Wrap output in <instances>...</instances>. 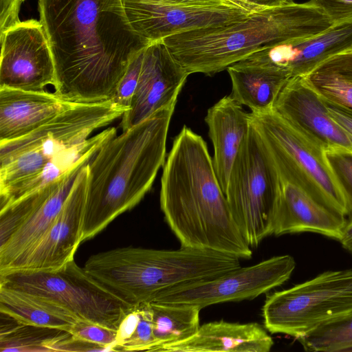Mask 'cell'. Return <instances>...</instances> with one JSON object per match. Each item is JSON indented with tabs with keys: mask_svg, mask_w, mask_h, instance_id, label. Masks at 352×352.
Instances as JSON below:
<instances>
[{
	"mask_svg": "<svg viewBox=\"0 0 352 352\" xmlns=\"http://www.w3.org/2000/svg\"><path fill=\"white\" fill-rule=\"evenodd\" d=\"M56 69L54 93L74 103L112 98L131 59L149 43L122 0H38Z\"/></svg>",
	"mask_w": 352,
	"mask_h": 352,
	"instance_id": "6da1fadb",
	"label": "cell"
},
{
	"mask_svg": "<svg viewBox=\"0 0 352 352\" xmlns=\"http://www.w3.org/2000/svg\"><path fill=\"white\" fill-rule=\"evenodd\" d=\"M160 207L181 247L249 259L203 138L184 126L175 138L161 178Z\"/></svg>",
	"mask_w": 352,
	"mask_h": 352,
	"instance_id": "7a4b0ae2",
	"label": "cell"
},
{
	"mask_svg": "<svg viewBox=\"0 0 352 352\" xmlns=\"http://www.w3.org/2000/svg\"><path fill=\"white\" fill-rule=\"evenodd\" d=\"M175 107L161 109L104 144L88 164L82 243L94 237L150 190L164 166Z\"/></svg>",
	"mask_w": 352,
	"mask_h": 352,
	"instance_id": "3957f363",
	"label": "cell"
},
{
	"mask_svg": "<svg viewBox=\"0 0 352 352\" xmlns=\"http://www.w3.org/2000/svg\"><path fill=\"white\" fill-rule=\"evenodd\" d=\"M333 24L310 1L294 2L224 25L180 32L163 41L189 74L212 75L261 49L314 36Z\"/></svg>",
	"mask_w": 352,
	"mask_h": 352,
	"instance_id": "277c9868",
	"label": "cell"
},
{
	"mask_svg": "<svg viewBox=\"0 0 352 352\" xmlns=\"http://www.w3.org/2000/svg\"><path fill=\"white\" fill-rule=\"evenodd\" d=\"M240 258L213 250L124 247L88 258L84 269L128 305L151 302L162 292L213 279L239 268Z\"/></svg>",
	"mask_w": 352,
	"mask_h": 352,
	"instance_id": "5b68a950",
	"label": "cell"
},
{
	"mask_svg": "<svg viewBox=\"0 0 352 352\" xmlns=\"http://www.w3.org/2000/svg\"><path fill=\"white\" fill-rule=\"evenodd\" d=\"M127 111L111 99L76 103L30 133L0 142L1 208L32 192L55 157L85 142Z\"/></svg>",
	"mask_w": 352,
	"mask_h": 352,
	"instance_id": "8992f818",
	"label": "cell"
},
{
	"mask_svg": "<svg viewBox=\"0 0 352 352\" xmlns=\"http://www.w3.org/2000/svg\"><path fill=\"white\" fill-rule=\"evenodd\" d=\"M280 186L276 166L251 122L224 193L233 219L250 247L272 234Z\"/></svg>",
	"mask_w": 352,
	"mask_h": 352,
	"instance_id": "52a82bcc",
	"label": "cell"
},
{
	"mask_svg": "<svg viewBox=\"0 0 352 352\" xmlns=\"http://www.w3.org/2000/svg\"><path fill=\"white\" fill-rule=\"evenodd\" d=\"M278 173L298 182L320 203L349 216L345 194L332 170L325 149L289 124L274 109L250 113Z\"/></svg>",
	"mask_w": 352,
	"mask_h": 352,
	"instance_id": "ba28073f",
	"label": "cell"
},
{
	"mask_svg": "<svg viewBox=\"0 0 352 352\" xmlns=\"http://www.w3.org/2000/svg\"><path fill=\"white\" fill-rule=\"evenodd\" d=\"M352 311V270L327 271L267 296L265 328L296 339L321 323Z\"/></svg>",
	"mask_w": 352,
	"mask_h": 352,
	"instance_id": "9c48e42d",
	"label": "cell"
},
{
	"mask_svg": "<svg viewBox=\"0 0 352 352\" xmlns=\"http://www.w3.org/2000/svg\"><path fill=\"white\" fill-rule=\"evenodd\" d=\"M0 285L45 296L66 308L79 320L116 331L133 308L96 280L74 260L56 271L14 270L0 274Z\"/></svg>",
	"mask_w": 352,
	"mask_h": 352,
	"instance_id": "30bf717a",
	"label": "cell"
},
{
	"mask_svg": "<svg viewBox=\"0 0 352 352\" xmlns=\"http://www.w3.org/2000/svg\"><path fill=\"white\" fill-rule=\"evenodd\" d=\"M296 267L290 255L276 256L213 279L188 283L160 293L153 300L189 304L201 309L226 302L252 300L285 283ZM153 302V301H152Z\"/></svg>",
	"mask_w": 352,
	"mask_h": 352,
	"instance_id": "8fae6325",
	"label": "cell"
},
{
	"mask_svg": "<svg viewBox=\"0 0 352 352\" xmlns=\"http://www.w3.org/2000/svg\"><path fill=\"white\" fill-rule=\"evenodd\" d=\"M0 88L44 91L54 85L51 47L40 21H20L1 33Z\"/></svg>",
	"mask_w": 352,
	"mask_h": 352,
	"instance_id": "7c38bea8",
	"label": "cell"
},
{
	"mask_svg": "<svg viewBox=\"0 0 352 352\" xmlns=\"http://www.w3.org/2000/svg\"><path fill=\"white\" fill-rule=\"evenodd\" d=\"M134 32L148 43L206 27L224 25L252 12L231 4L190 6L166 0H122Z\"/></svg>",
	"mask_w": 352,
	"mask_h": 352,
	"instance_id": "4fadbf2b",
	"label": "cell"
},
{
	"mask_svg": "<svg viewBox=\"0 0 352 352\" xmlns=\"http://www.w3.org/2000/svg\"><path fill=\"white\" fill-rule=\"evenodd\" d=\"M87 165L80 172L60 212L42 237L0 274L14 270L56 271L74 260L82 243Z\"/></svg>",
	"mask_w": 352,
	"mask_h": 352,
	"instance_id": "5bb4252c",
	"label": "cell"
},
{
	"mask_svg": "<svg viewBox=\"0 0 352 352\" xmlns=\"http://www.w3.org/2000/svg\"><path fill=\"white\" fill-rule=\"evenodd\" d=\"M189 75L163 40L149 43L144 49L129 109L122 116V131L138 124L161 109L175 107Z\"/></svg>",
	"mask_w": 352,
	"mask_h": 352,
	"instance_id": "9a60e30c",
	"label": "cell"
},
{
	"mask_svg": "<svg viewBox=\"0 0 352 352\" xmlns=\"http://www.w3.org/2000/svg\"><path fill=\"white\" fill-rule=\"evenodd\" d=\"M274 109L326 151L352 153V138L331 117L324 100L303 76L290 78Z\"/></svg>",
	"mask_w": 352,
	"mask_h": 352,
	"instance_id": "2e32d148",
	"label": "cell"
},
{
	"mask_svg": "<svg viewBox=\"0 0 352 352\" xmlns=\"http://www.w3.org/2000/svg\"><path fill=\"white\" fill-rule=\"evenodd\" d=\"M279 175L280 186L272 234L314 232L339 241L345 217L320 203L298 182Z\"/></svg>",
	"mask_w": 352,
	"mask_h": 352,
	"instance_id": "e0dca14e",
	"label": "cell"
},
{
	"mask_svg": "<svg viewBox=\"0 0 352 352\" xmlns=\"http://www.w3.org/2000/svg\"><path fill=\"white\" fill-rule=\"evenodd\" d=\"M352 50V19L333 23L314 36L278 43L261 49L251 57L302 76L318 64L339 53Z\"/></svg>",
	"mask_w": 352,
	"mask_h": 352,
	"instance_id": "ac0fdd59",
	"label": "cell"
},
{
	"mask_svg": "<svg viewBox=\"0 0 352 352\" xmlns=\"http://www.w3.org/2000/svg\"><path fill=\"white\" fill-rule=\"evenodd\" d=\"M76 104L54 92L0 88V142L24 136Z\"/></svg>",
	"mask_w": 352,
	"mask_h": 352,
	"instance_id": "d6986e66",
	"label": "cell"
},
{
	"mask_svg": "<svg viewBox=\"0 0 352 352\" xmlns=\"http://www.w3.org/2000/svg\"><path fill=\"white\" fill-rule=\"evenodd\" d=\"M273 340L256 322L224 320L200 325L191 337L158 348L157 352H268Z\"/></svg>",
	"mask_w": 352,
	"mask_h": 352,
	"instance_id": "ffe728a7",
	"label": "cell"
},
{
	"mask_svg": "<svg viewBox=\"0 0 352 352\" xmlns=\"http://www.w3.org/2000/svg\"><path fill=\"white\" fill-rule=\"evenodd\" d=\"M98 151L95 150L88 153L56 179L50 195L8 242L0 248V272L42 237L60 212L80 172L93 160Z\"/></svg>",
	"mask_w": 352,
	"mask_h": 352,
	"instance_id": "44dd1931",
	"label": "cell"
},
{
	"mask_svg": "<svg viewBox=\"0 0 352 352\" xmlns=\"http://www.w3.org/2000/svg\"><path fill=\"white\" fill-rule=\"evenodd\" d=\"M205 121L214 146V168L223 193L230 172L250 125V113L230 96L208 109Z\"/></svg>",
	"mask_w": 352,
	"mask_h": 352,
	"instance_id": "7402d4cb",
	"label": "cell"
},
{
	"mask_svg": "<svg viewBox=\"0 0 352 352\" xmlns=\"http://www.w3.org/2000/svg\"><path fill=\"white\" fill-rule=\"evenodd\" d=\"M232 82L230 95L252 113L274 109L275 102L288 80L289 72L272 63L247 57L228 67Z\"/></svg>",
	"mask_w": 352,
	"mask_h": 352,
	"instance_id": "603a6c76",
	"label": "cell"
},
{
	"mask_svg": "<svg viewBox=\"0 0 352 352\" xmlns=\"http://www.w3.org/2000/svg\"><path fill=\"white\" fill-rule=\"evenodd\" d=\"M0 312L21 324L67 332L80 321L71 311L50 298L2 285Z\"/></svg>",
	"mask_w": 352,
	"mask_h": 352,
	"instance_id": "cb8c5ba5",
	"label": "cell"
},
{
	"mask_svg": "<svg viewBox=\"0 0 352 352\" xmlns=\"http://www.w3.org/2000/svg\"><path fill=\"white\" fill-rule=\"evenodd\" d=\"M302 76L324 101L352 110V50L327 58Z\"/></svg>",
	"mask_w": 352,
	"mask_h": 352,
	"instance_id": "d4e9b609",
	"label": "cell"
},
{
	"mask_svg": "<svg viewBox=\"0 0 352 352\" xmlns=\"http://www.w3.org/2000/svg\"><path fill=\"white\" fill-rule=\"evenodd\" d=\"M153 322L154 347L158 348L184 340L199 329V313L197 306L182 303L149 302Z\"/></svg>",
	"mask_w": 352,
	"mask_h": 352,
	"instance_id": "484cf974",
	"label": "cell"
},
{
	"mask_svg": "<svg viewBox=\"0 0 352 352\" xmlns=\"http://www.w3.org/2000/svg\"><path fill=\"white\" fill-rule=\"evenodd\" d=\"M1 325L0 351H63L71 339L69 332L21 324Z\"/></svg>",
	"mask_w": 352,
	"mask_h": 352,
	"instance_id": "4316f807",
	"label": "cell"
},
{
	"mask_svg": "<svg viewBox=\"0 0 352 352\" xmlns=\"http://www.w3.org/2000/svg\"><path fill=\"white\" fill-rule=\"evenodd\" d=\"M306 351L352 349V311L325 321L297 338Z\"/></svg>",
	"mask_w": 352,
	"mask_h": 352,
	"instance_id": "83f0119b",
	"label": "cell"
},
{
	"mask_svg": "<svg viewBox=\"0 0 352 352\" xmlns=\"http://www.w3.org/2000/svg\"><path fill=\"white\" fill-rule=\"evenodd\" d=\"M56 179L1 208L0 248L8 242L50 195Z\"/></svg>",
	"mask_w": 352,
	"mask_h": 352,
	"instance_id": "f1b7e54d",
	"label": "cell"
},
{
	"mask_svg": "<svg viewBox=\"0 0 352 352\" xmlns=\"http://www.w3.org/2000/svg\"><path fill=\"white\" fill-rule=\"evenodd\" d=\"M140 317L131 336L119 346L118 351H151L154 347L152 314L149 302L138 305Z\"/></svg>",
	"mask_w": 352,
	"mask_h": 352,
	"instance_id": "f546056e",
	"label": "cell"
},
{
	"mask_svg": "<svg viewBox=\"0 0 352 352\" xmlns=\"http://www.w3.org/2000/svg\"><path fill=\"white\" fill-rule=\"evenodd\" d=\"M74 340L116 351L117 331L85 321H78L69 332Z\"/></svg>",
	"mask_w": 352,
	"mask_h": 352,
	"instance_id": "4dcf8cb0",
	"label": "cell"
},
{
	"mask_svg": "<svg viewBox=\"0 0 352 352\" xmlns=\"http://www.w3.org/2000/svg\"><path fill=\"white\" fill-rule=\"evenodd\" d=\"M145 47L131 59L111 99L127 110L129 109L138 85Z\"/></svg>",
	"mask_w": 352,
	"mask_h": 352,
	"instance_id": "1f68e13d",
	"label": "cell"
},
{
	"mask_svg": "<svg viewBox=\"0 0 352 352\" xmlns=\"http://www.w3.org/2000/svg\"><path fill=\"white\" fill-rule=\"evenodd\" d=\"M326 155L347 199L352 214V153L329 151ZM350 214V215H351Z\"/></svg>",
	"mask_w": 352,
	"mask_h": 352,
	"instance_id": "d6a6232c",
	"label": "cell"
},
{
	"mask_svg": "<svg viewBox=\"0 0 352 352\" xmlns=\"http://www.w3.org/2000/svg\"><path fill=\"white\" fill-rule=\"evenodd\" d=\"M333 23L352 19V0H310Z\"/></svg>",
	"mask_w": 352,
	"mask_h": 352,
	"instance_id": "836d02e7",
	"label": "cell"
},
{
	"mask_svg": "<svg viewBox=\"0 0 352 352\" xmlns=\"http://www.w3.org/2000/svg\"><path fill=\"white\" fill-rule=\"evenodd\" d=\"M25 0H0V32L2 33L21 21L19 14Z\"/></svg>",
	"mask_w": 352,
	"mask_h": 352,
	"instance_id": "e575fe53",
	"label": "cell"
},
{
	"mask_svg": "<svg viewBox=\"0 0 352 352\" xmlns=\"http://www.w3.org/2000/svg\"><path fill=\"white\" fill-rule=\"evenodd\" d=\"M233 6L252 13L267 8L283 6L294 3L293 0H226Z\"/></svg>",
	"mask_w": 352,
	"mask_h": 352,
	"instance_id": "d590c367",
	"label": "cell"
},
{
	"mask_svg": "<svg viewBox=\"0 0 352 352\" xmlns=\"http://www.w3.org/2000/svg\"><path fill=\"white\" fill-rule=\"evenodd\" d=\"M324 102L331 117L352 138V110L331 104L324 100Z\"/></svg>",
	"mask_w": 352,
	"mask_h": 352,
	"instance_id": "8d00e7d4",
	"label": "cell"
},
{
	"mask_svg": "<svg viewBox=\"0 0 352 352\" xmlns=\"http://www.w3.org/2000/svg\"><path fill=\"white\" fill-rule=\"evenodd\" d=\"M339 241L342 248L352 254V214L346 220Z\"/></svg>",
	"mask_w": 352,
	"mask_h": 352,
	"instance_id": "74e56055",
	"label": "cell"
},
{
	"mask_svg": "<svg viewBox=\"0 0 352 352\" xmlns=\"http://www.w3.org/2000/svg\"><path fill=\"white\" fill-rule=\"evenodd\" d=\"M170 3L190 6H214L221 4L228 3L226 0H166ZM232 5V4H231ZM237 7V6H236ZM245 10V9H244Z\"/></svg>",
	"mask_w": 352,
	"mask_h": 352,
	"instance_id": "f35d334b",
	"label": "cell"
}]
</instances>
